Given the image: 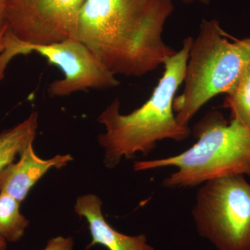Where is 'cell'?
<instances>
[{"label":"cell","instance_id":"12","mask_svg":"<svg viewBox=\"0 0 250 250\" xmlns=\"http://www.w3.org/2000/svg\"><path fill=\"white\" fill-rule=\"evenodd\" d=\"M224 106L231 110V119L236 120L250 128V62L242 72Z\"/></svg>","mask_w":250,"mask_h":250},{"label":"cell","instance_id":"9","mask_svg":"<svg viewBox=\"0 0 250 250\" xmlns=\"http://www.w3.org/2000/svg\"><path fill=\"white\" fill-rule=\"evenodd\" d=\"M102 206L101 199L93 194L79 197L75 204V213L84 217L89 226L92 241L87 248L100 245L108 250H154L146 235L129 236L112 228L104 218Z\"/></svg>","mask_w":250,"mask_h":250},{"label":"cell","instance_id":"14","mask_svg":"<svg viewBox=\"0 0 250 250\" xmlns=\"http://www.w3.org/2000/svg\"><path fill=\"white\" fill-rule=\"evenodd\" d=\"M7 28L5 15V0H0V35Z\"/></svg>","mask_w":250,"mask_h":250},{"label":"cell","instance_id":"5","mask_svg":"<svg viewBox=\"0 0 250 250\" xmlns=\"http://www.w3.org/2000/svg\"><path fill=\"white\" fill-rule=\"evenodd\" d=\"M200 186L192 210L198 234L217 250H250V184L245 176Z\"/></svg>","mask_w":250,"mask_h":250},{"label":"cell","instance_id":"7","mask_svg":"<svg viewBox=\"0 0 250 250\" xmlns=\"http://www.w3.org/2000/svg\"><path fill=\"white\" fill-rule=\"evenodd\" d=\"M85 0H5L7 30L30 45H47L76 38Z\"/></svg>","mask_w":250,"mask_h":250},{"label":"cell","instance_id":"3","mask_svg":"<svg viewBox=\"0 0 250 250\" xmlns=\"http://www.w3.org/2000/svg\"><path fill=\"white\" fill-rule=\"evenodd\" d=\"M197 142L181 154L138 161L135 171L165 167L177 169L163 181L166 188H192L212 179L250 176V128L236 120L228 122L220 112H208L193 126Z\"/></svg>","mask_w":250,"mask_h":250},{"label":"cell","instance_id":"1","mask_svg":"<svg viewBox=\"0 0 250 250\" xmlns=\"http://www.w3.org/2000/svg\"><path fill=\"white\" fill-rule=\"evenodd\" d=\"M172 0H85L76 39L113 75L142 77L176 53L163 40Z\"/></svg>","mask_w":250,"mask_h":250},{"label":"cell","instance_id":"10","mask_svg":"<svg viewBox=\"0 0 250 250\" xmlns=\"http://www.w3.org/2000/svg\"><path fill=\"white\" fill-rule=\"evenodd\" d=\"M38 126V113L32 112L22 123L0 134V172L34 143Z\"/></svg>","mask_w":250,"mask_h":250},{"label":"cell","instance_id":"4","mask_svg":"<svg viewBox=\"0 0 250 250\" xmlns=\"http://www.w3.org/2000/svg\"><path fill=\"white\" fill-rule=\"evenodd\" d=\"M228 38L218 21H202L189 52L183 92L174 100L176 118L182 126H188L212 98L231 93L250 63V52L241 40L230 42Z\"/></svg>","mask_w":250,"mask_h":250},{"label":"cell","instance_id":"16","mask_svg":"<svg viewBox=\"0 0 250 250\" xmlns=\"http://www.w3.org/2000/svg\"><path fill=\"white\" fill-rule=\"evenodd\" d=\"M241 42L250 54V39H243V40H241Z\"/></svg>","mask_w":250,"mask_h":250},{"label":"cell","instance_id":"2","mask_svg":"<svg viewBox=\"0 0 250 250\" xmlns=\"http://www.w3.org/2000/svg\"><path fill=\"white\" fill-rule=\"evenodd\" d=\"M192 41L191 37L184 39L182 49L166 59L164 75L152 96L141 107L121 114L120 101L116 99L99 116L98 123L106 128L98 141L105 151L106 167L113 168L122 158L130 159L138 152L147 156L163 140L182 141L190 136L188 126L177 121L173 103L185 78Z\"/></svg>","mask_w":250,"mask_h":250},{"label":"cell","instance_id":"6","mask_svg":"<svg viewBox=\"0 0 250 250\" xmlns=\"http://www.w3.org/2000/svg\"><path fill=\"white\" fill-rule=\"evenodd\" d=\"M6 47L0 54V77L11 59L21 54L36 53L45 57L63 73V78L54 81L48 88L51 97L67 96L78 91L107 89L120 84V82L100 62L85 44L76 38H70L47 45L23 43L6 29Z\"/></svg>","mask_w":250,"mask_h":250},{"label":"cell","instance_id":"13","mask_svg":"<svg viewBox=\"0 0 250 250\" xmlns=\"http://www.w3.org/2000/svg\"><path fill=\"white\" fill-rule=\"evenodd\" d=\"M74 241L72 237L57 236L49 240L43 250H73Z\"/></svg>","mask_w":250,"mask_h":250},{"label":"cell","instance_id":"11","mask_svg":"<svg viewBox=\"0 0 250 250\" xmlns=\"http://www.w3.org/2000/svg\"><path fill=\"white\" fill-rule=\"evenodd\" d=\"M21 202L4 192H0V238L17 242L24 236L29 222L20 212Z\"/></svg>","mask_w":250,"mask_h":250},{"label":"cell","instance_id":"8","mask_svg":"<svg viewBox=\"0 0 250 250\" xmlns=\"http://www.w3.org/2000/svg\"><path fill=\"white\" fill-rule=\"evenodd\" d=\"M20 156L17 163H11L0 172V192L8 194L21 203L49 169L62 168L73 160L70 154L57 155L44 160L36 155L33 143Z\"/></svg>","mask_w":250,"mask_h":250},{"label":"cell","instance_id":"18","mask_svg":"<svg viewBox=\"0 0 250 250\" xmlns=\"http://www.w3.org/2000/svg\"><path fill=\"white\" fill-rule=\"evenodd\" d=\"M6 241L0 238V250H6Z\"/></svg>","mask_w":250,"mask_h":250},{"label":"cell","instance_id":"15","mask_svg":"<svg viewBox=\"0 0 250 250\" xmlns=\"http://www.w3.org/2000/svg\"><path fill=\"white\" fill-rule=\"evenodd\" d=\"M6 29L0 35V54L4 52L5 47H6V36H5V32H6Z\"/></svg>","mask_w":250,"mask_h":250},{"label":"cell","instance_id":"17","mask_svg":"<svg viewBox=\"0 0 250 250\" xmlns=\"http://www.w3.org/2000/svg\"><path fill=\"white\" fill-rule=\"evenodd\" d=\"M183 1L188 3H191L194 2V1H197V2L202 3V4H209L210 0H183Z\"/></svg>","mask_w":250,"mask_h":250}]
</instances>
